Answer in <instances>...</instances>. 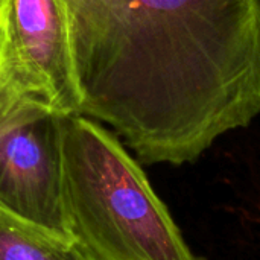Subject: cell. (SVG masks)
Listing matches in <instances>:
<instances>
[{"mask_svg":"<svg viewBox=\"0 0 260 260\" xmlns=\"http://www.w3.org/2000/svg\"><path fill=\"white\" fill-rule=\"evenodd\" d=\"M0 210L67 242L61 114L29 99L0 122Z\"/></svg>","mask_w":260,"mask_h":260,"instance_id":"cell-3","label":"cell"},{"mask_svg":"<svg viewBox=\"0 0 260 260\" xmlns=\"http://www.w3.org/2000/svg\"><path fill=\"white\" fill-rule=\"evenodd\" d=\"M81 116L145 165L195 163L260 114V0H64Z\"/></svg>","mask_w":260,"mask_h":260,"instance_id":"cell-1","label":"cell"},{"mask_svg":"<svg viewBox=\"0 0 260 260\" xmlns=\"http://www.w3.org/2000/svg\"><path fill=\"white\" fill-rule=\"evenodd\" d=\"M0 27L21 88L56 114H79L82 98L64 0H2Z\"/></svg>","mask_w":260,"mask_h":260,"instance_id":"cell-4","label":"cell"},{"mask_svg":"<svg viewBox=\"0 0 260 260\" xmlns=\"http://www.w3.org/2000/svg\"><path fill=\"white\" fill-rule=\"evenodd\" d=\"M62 201L70 235L91 260H206L117 136L61 116Z\"/></svg>","mask_w":260,"mask_h":260,"instance_id":"cell-2","label":"cell"},{"mask_svg":"<svg viewBox=\"0 0 260 260\" xmlns=\"http://www.w3.org/2000/svg\"><path fill=\"white\" fill-rule=\"evenodd\" d=\"M0 3H2V0H0Z\"/></svg>","mask_w":260,"mask_h":260,"instance_id":"cell-7","label":"cell"},{"mask_svg":"<svg viewBox=\"0 0 260 260\" xmlns=\"http://www.w3.org/2000/svg\"><path fill=\"white\" fill-rule=\"evenodd\" d=\"M0 260H91L76 242L56 239L0 210Z\"/></svg>","mask_w":260,"mask_h":260,"instance_id":"cell-5","label":"cell"},{"mask_svg":"<svg viewBox=\"0 0 260 260\" xmlns=\"http://www.w3.org/2000/svg\"><path fill=\"white\" fill-rule=\"evenodd\" d=\"M29 99H35V98L29 96L21 88V85L17 82L8 64L5 47H3L2 27H0V122Z\"/></svg>","mask_w":260,"mask_h":260,"instance_id":"cell-6","label":"cell"}]
</instances>
